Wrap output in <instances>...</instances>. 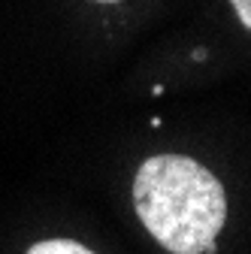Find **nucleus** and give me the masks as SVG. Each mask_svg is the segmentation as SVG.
I'll list each match as a JSON object with an SVG mask.
<instances>
[{
	"label": "nucleus",
	"instance_id": "nucleus-4",
	"mask_svg": "<svg viewBox=\"0 0 251 254\" xmlns=\"http://www.w3.org/2000/svg\"><path fill=\"white\" fill-rule=\"evenodd\" d=\"M100 3H115V0H100Z\"/></svg>",
	"mask_w": 251,
	"mask_h": 254
},
{
	"label": "nucleus",
	"instance_id": "nucleus-1",
	"mask_svg": "<svg viewBox=\"0 0 251 254\" xmlns=\"http://www.w3.org/2000/svg\"><path fill=\"white\" fill-rule=\"evenodd\" d=\"M133 209L170 254H215L227 221V194L194 157L154 154L133 179Z\"/></svg>",
	"mask_w": 251,
	"mask_h": 254
},
{
	"label": "nucleus",
	"instance_id": "nucleus-2",
	"mask_svg": "<svg viewBox=\"0 0 251 254\" xmlns=\"http://www.w3.org/2000/svg\"><path fill=\"white\" fill-rule=\"evenodd\" d=\"M27 254H94V251H88L82 242H73V239H46V242H37Z\"/></svg>",
	"mask_w": 251,
	"mask_h": 254
},
{
	"label": "nucleus",
	"instance_id": "nucleus-3",
	"mask_svg": "<svg viewBox=\"0 0 251 254\" xmlns=\"http://www.w3.org/2000/svg\"><path fill=\"white\" fill-rule=\"evenodd\" d=\"M230 3H233V9H236L239 21L251 30V0H230Z\"/></svg>",
	"mask_w": 251,
	"mask_h": 254
}]
</instances>
